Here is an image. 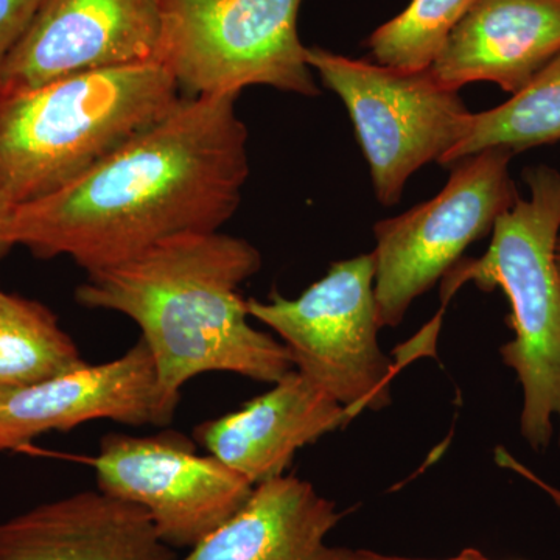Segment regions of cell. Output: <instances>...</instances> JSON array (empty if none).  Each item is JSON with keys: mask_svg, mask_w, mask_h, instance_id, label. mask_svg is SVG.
Masks as SVG:
<instances>
[{"mask_svg": "<svg viewBox=\"0 0 560 560\" xmlns=\"http://www.w3.org/2000/svg\"><path fill=\"white\" fill-rule=\"evenodd\" d=\"M3 294H5V291L0 290V301H2Z\"/></svg>", "mask_w": 560, "mask_h": 560, "instance_id": "24", "label": "cell"}, {"mask_svg": "<svg viewBox=\"0 0 560 560\" xmlns=\"http://www.w3.org/2000/svg\"><path fill=\"white\" fill-rule=\"evenodd\" d=\"M260 268L259 249L245 238L197 232L88 272L75 300L138 324L161 388L178 405L198 375L230 372L272 385L294 370L287 346L250 326L238 293Z\"/></svg>", "mask_w": 560, "mask_h": 560, "instance_id": "2", "label": "cell"}, {"mask_svg": "<svg viewBox=\"0 0 560 560\" xmlns=\"http://www.w3.org/2000/svg\"><path fill=\"white\" fill-rule=\"evenodd\" d=\"M560 54V0H474L430 66L451 90L478 81L523 90Z\"/></svg>", "mask_w": 560, "mask_h": 560, "instance_id": "14", "label": "cell"}, {"mask_svg": "<svg viewBox=\"0 0 560 560\" xmlns=\"http://www.w3.org/2000/svg\"><path fill=\"white\" fill-rule=\"evenodd\" d=\"M43 0H0V69L31 27Z\"/></svg>", "mask_w": 560, "mask_h": 560, "instance_id": "19", "label": "cell"}, {"mask_svg": "<svg viewBox=\"0 0 560 560\" xmlns=\"http://www.w3.org/2000/svg\"><path fill=\"white\" fill-rule=\"evenodd\" d=\"M497 464L499 466L504 467V469H510L515 471V474L522 475L523 478L536 485L537 488L544 490L547 495H550V499L555 501L556 506L560 510V489L555 488V486L548 485L547 481L541 480L540 477H537L533 470H529L528 467L523 466L521 460L514 458L511 453L504 451V448H499L495 453Z\"/></svg>", "mask_w": 560, "mask_h": 560, "instance_id": "20", "label": "cell"}, {"mask_svg": "<svg viewBox=\"0 0 560 560\" xmlns=\"http://www.w3.org/2000/svg\"><path fill=\"white\" fill-rule=\"evenodd\" d=\"M556 260H558V267L560 272V237L558 242V246H556Z\"/></svg>", "mask_w": 560, "mask_h": 560, "instance_id": "23", "label": "cell"}, {"mask_svg": "<svg viewBox=\"0 0 560 560\" xmlns=\"http://www.w3.org/2000/svg\"><path fill=\"white\" fill-rule=\"evenodd\" d=\"M304 0H162L160 62L186 95L268 86L316 97L298 18Z\"/></svg>", "mask_w": 560, "mask_h": 560, "instance_id": "5", "label": "cell"}, {"mask_svg": "<svg viewBox=\"0 0 560 560\" xmlns=\"http://www.w3.org/2000/svg\"><path fill=\"white\" fill-rule=\"evenodd\" d=\"M348 411L300 371L241 410L202 422L195 441L253 486L282 477L300 448L348 425Z\"/></svg>", "mask_w": 560, "mask_h": 560, "instance_id": "12", "label": "cell"}, {"mask_svg": "<svg viewBox=\"0 0 560 560\" xmlns=\"http://www.w3.org/2000/svg\"><path fill=\"white\" fill-rule=\"evenodd\" d=\"M350 560H427V559H408V558H396V556L378 555V552L359 550L350 552ZM445 560H489L477 550H464L459 556L452 559Z\"/></svg>", "mask_w": 560, "mask_h": 560, "instance_id": "21", "label": "cell"}, {"mask_svg": "<svg viewBox=\"0 0 560 560\" xmlns=\"http://www.w3.org/2000/svg\"><path fill=\"white\" fill-rule=\"evenodd\" d=\"M471 3L474 0H411L407 9L372 33L368 39L371 57L394 69H429Z\"/></svg>", "mask_w": 560, "mask_h": 560, "instance_id": "18", "label": "cell"}, {"mask_svg": "<svg viewBox=\"0 0 560 560\" xmlns=\"http://www.w3.org/2000/svg\"><path fill=\"white\" fill-rule=\"evenodd\" d=\"M162 0H43L0 69V91L160 60Z\"/></svg>", "mask_w": 560, "mask_h": 560, "instance_id": "10", "label": "cell"}, {"mask_svg": "<svg viewBox=\"0 0 560 560\" xmlns=\"http://www.w3.org/2000/svg\"><path fill=\"white\" fill-rule=\"evenodd\" d=\"M375 265L371 254L335 261L301 296L246 300L250 318L275 330L294 370L338 401L350 418L390 404L394 368L378 345Z\"/></svg>", "mask_w": 560, "mask_h": 560, "instance_id": "6", "label": "cell"}, {"mask_svg": "<svg viewBox=\"0 0 560 560\" xmlns=\"http://www.w3.org/2000/svg\"><path fill=\"white\" fill-rule=\"evenodd\" d=\"M514 153L490 149L452 165L444 189L374 226L375 301L381 327L400 326L408 308L455 267L471 243L492 234L518 194Z\"/></svg>", "mask_w": 560, "mask_h": 560, "instance_id": "8", "label": "cell"}, {"mask_svg": "<svg viewBox=\"0 0 560 560\" xmlns=\"http://www.w3.org/2000/svg\"><path fill=\"white\" fill-rule=\"evenodd\" d=\"M14 205H11L10 201H7L5 198L0 197V257L7 253V246L3 245L2 241V232L3 228H5L7 221H9L11 212H13Z\"/></svg>", "mask_w": 560, "mask_h": 560, "instance_id": "22", "label": "cell"}, {"mask_svg": "<svg viewBox=\"0 0 560 560\" xmlns=\"http://www.w3.org/2000/svg\"><path fill=\"white\" fill-rule=\"evenodd\" d=\"M97 489L147 512L173 550H190L245 506L254 486L178 431L109 433L91 460Z\"/></svg>", "mask_w": 560, "mask_h": 560, "instance_id": "9", "label": "cell"}, {"mask_svg": "<svg viewBox=\"0 0 560 560\" xmlns=\"http://www.w3.org/2000/svg\"><path fill=\"white\" fill-rule=\"evenodd\" d=\"M0 560H178L149 515L102 490L47 501L0 523Z\"/></svg>", "mask_w": 560, "mask_h": 560, "instance_id": "13", "label": "cell"}, {"mask_svg": "<svg viewBox=\"0 0 560 560\" xmlns=\"http://www.w3.org/2000/svg\"><path fill=\"white\" fill-rule=\"evenodd\" d=\"M560 140V54L523 90L497 108L471 113L464 138L440 164L456 162L490 149L511 153L536 149Z\"/></svg>", "mask_w": 560, "mask_h": 560, "instance_id": "16", "label": "cell"}, {"mask_svg": "<svg viewBox=\"0 0 560 560\" xmlns=\"http://www.w3.org/2000/svg\"><path fill=\"white\" fill-rule=\"evenodd\" d=\"M305 60L345 103L382 205H397L408 179L441 162L469 128L471 113L459 91L445 88L430 68L394 69L320 47H307Z\"/></svg>", "mask_w": 560, "mask_h": 560, "instance_id": "7", "label": "cell"}, {"mask_svg": "<svg viewBox=\"0 0 560 560\" xmlns=\"http://www.w3.org/2000/svg\"><path fill=\"white\" fill-rule=\"evenodd\" d=\"M180 97L160 61L0 91V197L18 206L55 194L161 120Z\"/></svg>", "mask_w": 560, "mask_h": 560, "instance_id": "3", "label": "cell"}, {"mask_svg": "<svg viewBox=\"0 0 560 560\" xmlns=\"http://www.w3.org/2000/svg\"><path fill=\"white\" fill-rule=\"evenodd\" d=\"M238 95H183L79 179L14 206L3 245L39 259L69 257L92 272L178 235L220 231L249 176Z\"/></svg>", "mask_w": 560, "mask_h": 560, "instance_id": "1", "label": "cell"}, {"mask_svg": "<svg viewBox=\"0 0 560 560\" xmlns=\"http://www.w3.org/2000/svg\"><path fill=\"white\" fill-rule=\"evenodd\" d=\"M340 518L312 482L282 475L254 486L237 514L178 560H350L352 550L326 544Z\"/></svg>", "mask_w": 560, "mask_h": 560, "instance_id": "15", "label": "cell"}, {"mask_svg": "<svg viewBox=\"0 0 560 560\" xmlns=\"http://www.w3.org/2000/svg\"><path fill=\"white\" fill-rule=\"evenodd\" d=\"M525 180L529 197H517L497 220L485 256L459 260L444 276L442 298L467 282L506 294L514 338L500 349L501 359L522 385L523 440L539 452L550 445L556 420L560 427V173L539 165Z\"/></svg>", "mask_w": 560, "mask_h": 560, "instance_id": "4", "label": "cell"}, {"mask_svg": "<svg viewBox=\"0 0 560 560\" xmlns=\"http://www.w3.org/2000/svg\"><path fill=\"white\" fill-rule=\"evenodd\" d=\"M176 408L162 390L149 346L140 338L119 359L84 361L46 381L0 394V452L92 420L165 427Z\"/></svg>", "mask_w": 560, "mask_h": 560, "instance_id": "11", "label": "cell"}, {"mask_svg": "<svg viewBox=\"0 0 560 560\" xmlns=\"http://www.w3.org/2000/svg\"><path fill=\"white\" fill-rule=\"evenodd\" d=\"M75 341L38 301H0V394L25 388L83 364Z\"/></svg>", "mask_w": 560, "mask_h": 560, "instance_id": "17", "label": "cell"}]
</instances>
